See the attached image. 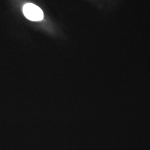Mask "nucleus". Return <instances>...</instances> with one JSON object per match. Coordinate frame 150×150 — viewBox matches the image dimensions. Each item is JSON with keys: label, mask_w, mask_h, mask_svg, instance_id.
Returning a JSON list of instances; mask_svg holds the SVG:
<instances>
[{"label": "nucleus", "mask_w": 150, "mask_h": 150, "mask_svg": "<svg viewBox=\"0 0 150 150\" xmlns=\"http://www.w3.org/2000/svg\"><path fill=\"white\" fill-rule=\"evenodd\" d=\"M23 12L27 18L32 21H39L43 19V11L33 4H27L24 6Z\"/></svg>", "instance_id": "obj_1"}]
</instances>
